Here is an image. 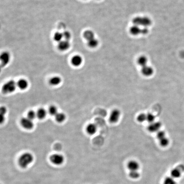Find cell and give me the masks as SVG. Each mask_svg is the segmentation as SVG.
I'll use <instances>...</instances> for the list:
<instances>
[{"label": "cell", "mask_w": 184, "mask_h": 184, "mask_svg": "<svg viewBox=\"0 0 184 184\" xmlns=\"http://www.w3.org/2000/svg\"><path fill=\"white\" fill-rule=\"evenodd\" d=\"M61 82V79L60 77L58 76H55L53 77L52 79H50V83L51 85L53 86H56L60 84Z\"/></svg>", "instance_id": "19"}, {"label": "cell", "mask_w": 184, "mask_h": 184, "mask_svg": "<svg viewBox=\"0 0 184 184\" xmlns=\"http://www.w3.org/2000/svg\"><path fill=\"white\" fill-rule=\"evenodd\" d=\"M146 115L144 113H142L138 115L137 120L139 122H141V123L144 122L145 121H146Z\"/></svg>", "instance_id": "30"}, {"label": "cell", "mask_w": 184, "mask_h": 184, "mask_svg": "<svg viewBox=\"0 0 184 184\" xmlns=\"http://www.w3.org/2000/svg\"><path fill=\"white\" fill-rule=\"evenodd\" d=\"M21 124L23 128L28 130L32 129L34 127L33 120L27 118H23L21 120Z\"/></svg>", "instance_id": "8"}, {"label": "cell", "mask_w": 184, "mask_h": 184, "mask_svg": "<svg viewBox=\"0 0 184 184\" xmlns=\"http://www.w3.org/2000/svg\"><path fill=\"white\" fill-rule=\"evenodd\" d=\"M1 67H0V72H1Z\"/></svg>", "instance_id": "36"}, {"label": "cell", "mask_w": 184, "mask_h": 184, "mask_svg": "<svg viewBox=\"0 0 184 184\" xmlns=\"http://www.w3.org/2000/svg\"><path fill=\"white\" fill-rule=\"evenodd\" d=\"M17 85L18 88L21 90H25L28 87V82L26 81V79H20L18 82Z\"/></svg>", "instance_id": "16"}, {"label": "cell", "mask_w": 184, "mask_h": 184, "mask_svg": "<svg viewBox=\"0 0 184 184\" xmlns=\"http://www.w3.org/2000/svg\"><path fill=\"white\" fill-rule=\"evenodd\" d=\"M63 38V36L62 33H60V32H56L54 35V40L55 42H60L62 41Z\"/></svg>", "instance_id": "23"}, {"label": "cell", "mask_w": 184, "mask_h": 184, "mask_svg": "<svg viewBox=\"0 0 184 184\" xmlns=\"http://www.w3.org/2000/svg\"><path fill=\"white\" fill-rule=\"evenodd\" d=\"M161 126L160 122H153L150 123L148 126V130L150 132H158Z\"/></svg>", "instance_id": "9"}, {"label": "cell", "mask_w": 184, "mask_h": 184, "mask_svg": "<svg viewBox=\"0 0 184 184\" xmlns=\"http://www.w3.org/2000/svg\"><path fill=\"white\" fill-rule=\"evenodd\" d=\"M165 133L163 131H158L157 134V137L158 140L161 139L165 137Z\"/></svg>", "instance_id": "32"}, {"label": "cell", "mask_w": 184, "mask_h": 184, "mask_svg": "<svg viewBox=\"0 0 184 184\" xmlns=\"http://www.w3.org/2000/svg\"><path fill=\"white\" fill-rule=\"evenodd\" d=\"M149 30L147 27H144L142 29V33L141 34H143V35H146L148 33Z\"/></svg>", "instance_id": "34"}, {"label": "cell", "mask_w": 184, "mask_h": 184, "mask_svg": "<svg viewBox=\"0 0 184 184\" xmlns=\"http://www.w3.org/2000/svg\"><path fill=\"white\" fill-rule=\"evenodd\" d=\"M184 172V166L183 165H180L178 167L173 169L171 171V177L176 178H180L182 175V173Z\"/></svg>", "instance_id": "5"}, {"label": "cell", "mask_w": 184, "mask_h": 184, "mask_svg": "<svg viewBox=\"0 0 184 184\" xmlns=\"http://www.w3.org/2000/svg\"><path fill=\"white\" fill-rule=\"evenodd\" d=\"M147 119L146 121L149 122L150 123H152L154 122L155 119V117L153 114L151 113H147L146 115Z\"/></svg>", "instance_id": "28"}, {"label": "cell", "mask_w": 184, "mask_h": 184, "mask_svg": "<svg viewBox=\"0 0 184 184\" xmlns=\"http://www.w3.org/2000/svg\"><path fill=\"white\" fill-rule=\"evenodd\" d=\"M10 60V54L8 52H4L0 55V61L1 62L2 66L8 64Z\"/></svg>", "instance_id": "7"}, {"label": "cell", "mask_w": 184, "mask_h": 184, "mask_svg": "<svg viewBox=\"0 0 184 184\" xmlns=\"http://www.w3.org/2000/svg\"><path fill=\"white\" fill-rule=\"evenodd\" d=\"M159 143H160V144L161 146L164 147L167 146L169 144V141L168 138L165 137L163 138V139L159 140Z\"/></svg>", "instance_id": "26"}, {"label": "cell", "mask_w": 184, "mask_h": 184, "mask_svg": "<svg viewBox=\"0 0 184 184\" xmlns=\"http://www.w3.org/2000/svg\"><path fill=\"white\" fill-rule=\"evenodd\" d=\"M37 116L39 119H43L46 117V115H47V112H46V110L43 108H40L37 111Z\"/></svg>", "instance_id": "21"}, {"label": "cell", "mask_w": 184, "mask_h": 184, "mask_svg": "<svg viewBox=\"0 0 184 184\" xmlns=\"http://www.w3.org/2000/svg\"><path fill=\"white\" fill-rule=\"evenodd\" d=\"M130 32L132 35H134V36H137L140 34H141L142 29H141L139 26L134 25L130 28Z\"/></svg>", "instance_id": "14"}, {"label": "cell", "mask_w": 184, "mask_h": 184, "mask_svg": "<svg viewBox=\"0 0 184 184\" xmlns=\"http://www.w3.org/2000/svg\"><path fill=\"white\" fill-rule=\"evenodd\" d=\"M147 61L148 60L147 58L145 56H140L138 59V64L142 67L147 65Z\"/></svg>", "instance_id": "18"}, {"label": "cell", "mask_w": 184, "mask_h": 184, "mask_svg": "<svg viewBox=\"0 0 184 184\" xmlns=\"http://www.w3.org/2000/svg\"><path fill=\"white\" fill-rule=\"evenodd\" d=\"M16 85L13 80L9 81L4 85L2 87V91L4 93H12L16 89Z\"/></svg>", "instance_id": "3"}, {"label": "cell", "mask_w": 184, "mask_h": 184, "mask_svg": "<svg viewBox=\"0 0 184 184\" xmlns=\"http://www.w3.org/2000/svg\"><path fill=\"white\" fill-rule=\"evenodd\" d=\"M55 117L57 122L59 123L63 122L66 119V115L62 112H58L55 115Z\"/></svg>", "instance_id": "20"}, {"label": "cell", "mask_w": 184, "mask_h": 184, "mask_svg": "<svg viewBox=\"0 0 184 184\" xmlns=\"http://www.w3.org/2000/svg\"><path fill=\"white\" fill-rule=\"evenodd\" d=\"M120 115L121 112L120 110L118 109H114L110 114L109 118L110 122L112 123H116L119 120Z\"/></svg>", "instance_id": "6"}, {"label": "cell", "mask_w": 184, "mask_h": 184, "mask_svg": "<svg viewBox=\"0 0 184 184\" xmlns=\"http://www.w3.org/2000/svg\"><path fill=\"white\" fill-rule=\"evenodd\" d=\"M164 184H176V182L172 177H167L164 180Z\"/></svg>", "instance_id": "25"}, {"label": "cell", "mask_w": 184, "mask_h": 184, "mask_svg": "<svg viewBox=\"0 0 184 184\" xmlns=\"http://www.w3.org/2000/svg\"><path fill=\"white\" fill-rule=\"evenodd\" d=\"M62 33L63 38L65 39V40L69 41V40L71 39V35L69 31H66Z\"/></svg>", "instance_id": "31"}, {"label": "cell", "mask_w": 184, "mask_h": 184, "mask_svg": "<svg viewBox=\"0 0 184 184\" xmlns=\"http://www.w3.org/2000/svg\"><path fill=\"white\" fill-rule=\"evenodd\" d=\"M83 36H84V38L86 40H88V41L94 38V34L93 32L91 30H87L85 31L83 34Z\"/></svg>", "instance_id": "17"}, {"label": "cell", "mask_w": 184, "mask_h": 184, "mask_svg": "<svg viewBox=\"0 0 184 184\" xmlns=\"http://www.w3.org/2000/svg\"><path fill=\"white\" fill-rule=\"evenodd\" d=\"M51 162L55 165H59L62 164L64 161V158L62 155L54 154L51 156L50 157Z\"/></svg>", "instance_id": "4"}, {"label": "cell", "mask_w": 184, "mask_h": 184, "mask_svg": "<svg viewBox=\"0 0 184 184\" xmlns=\"http://www.w3.org/2000/svg\"><path fill=\"white\" fill-rule=\"evenodd\" d=\"M49 111L50 114L51 115H55L58 113L57 108L55 106H51L50 107Z\"/></svg>", "instance_id": "27"}, {"label": "cell", "mask_w": 184, "mask_h": 184, "mask_svg": "<svg viewBox=\"0 0 184 184\" xmlns=\"http://www.w3.org/2000/svg\"><path fill=\"white\" fill-rule=\"evenodd\" d=\"M88 46L91 48H95L98 45L99 42L98 40L95 38L92 39L88 41Z\"/></svg>", "instance_id": "22"}, {"label": "cell", "mask_w": 184, "mask_h": 184, "mask_svg": "<svg viewBox=\"0 0 184 184\" xmlns=\"http://www.w3.org/2000/svg\"><path fill=\"white\" fill-rule=\"evenodd\" d=\"M86 131L89 134H94L96 132V126L94 124H90L87 126V128H86Z\"/></svg>", "instance_id": "15"}, {"label": "cell", "mask_w": 184, "mask_h": 184, "mask_svg": "<svg viewBox=\"0 0 184 184\" xmlns=\"http://www.w3.org/2000/svg\"><path fill=\"white\" fill-rule=\"evenodd\" d=\"M134 25L147 27L152 24L151 19L147 17H136L133 20Z\"/></svg>", "instance_id": "2"}, {"label": "cell", "mask_w": 184, "mask_h": 184, "mask_svg": "<svg viewBox=\"0 0 184 184\" xmlns=\"http://www.w3.org/2000/svg\"><path fill=\"white\" fill-rule=\"evenodd\" d=\"M142 72L145 76H150L153 74V69L151 66L146 65L142 67Z\"/></svg>", "instance_id": "12"}, {"label": "cell", "mask_w": 184, "mask_h": 184, "mask_svg": "<svg viewBox=\"0 0 184 184\" xmlns=\"http://www.w3.org/2000/svg\"><path fill=\"white\" fill-rule=\"evenodd\" d=\"M128 168L130 171H138L139 168V164L137 161L135 160L129 161L128 163Z\"/></svg>", "instance_id": "11"}, {"label": "cell", "mask_w": 184, "mask_h": 184, "mask_svg": "<svg viewBox=\"0 0 184 184\" xmlns=\"http://www.w3.org/2000/svg\"><path fill=\"white\" fill-rule=\"evenodd\" d=\"M5 119V118L4 115L0 114V124H3L4 122Z\"/></svg>", "instance_id": "35"}, {"label": "cell", "mask_w": 184, "mask_h": 184, "mask_svg": "<svg viewBox=\"0 0 184 184\" xmlns=\"http://www.w3.org/2000/svg\"><path fill=\"white\" fill-rule=\"evenodd\" d=\"M70 45L69 41L66 40H62L59 42L58 45V48L60 50L64 51L68 49L70 47Z\"/></svg>", "instance_id": "10"}, {"label": "cell", "mask_w": 184, "mask_h": 184, "mask_svg": "<svg viewBox=\"0 0 184 184\" xmlns=\"http://www.w3.org/2000/svg\"><path fill=\"white\" fill-rule=\"evenodd\" d=\"M129 177L133 179H137L139 177L140 174L138 171H130Z\"/></svg>", "instance_id": "24"}, {"label": "cell", "mask_w": 184, "mask_h": 184, "mask_svg": "<svg viewBox=\"0 0 184 184\" xmlns=\"http://www.w3.org/2000/svg\"><path fill=\"white\" fill-rule=\"evenodd\" d=\"M82 63V57L79 55H75L71 59V63L73 66H80Z\"/></svg>", "instance_id": "13"}, {"label": "cell", "mask_w": 184, "mask_h": 184, "mask_svg": "<svg viewBox=\"0 0 184 184\" xmlns=\"http://www.w3.org/2000/svg\"><path fill=\"white\" fill-rule=\"evenodd\" d=\"M33 155L29 153H23L18 159V164L21 168H26L33 161Z\"/></svg>", "instance_id": "1"}, {"label": "cell", "mask_w": 184, "mask_h": 184, "mask_svg": "<svg viewBox=\"0 0 184 184\" xmlns=\"http://www.w3.org/2000/svg\"><path fill=\"white\" fill-rule=\"evenodd\" d=\"M7 109L5 107H0V114L4 115L7 113Z\"/></svg>", "instance_id": "33"}, {"label": "cell", "mask_w": 184, "mask_h": 184, "mask_svg": "<svg viewBox=\"0 0 184 184\" xmlns=\"http://www.w3.org/2000/svg\"><path fill=\"white\" fill-rule=\"evenodd\" d=\"M36 116H37V114L35 111L33 110H30L28 112V114H27V118L32 120L35 119Z\"/></svg>", "instance_id": "29"}, {"label": "cell", "mask_w": 184, "mask_h": 184, "mask_svg": "<svg viewBox=\"0 0 184 184\" xmlns=\"http://www.w3.org/2000/svg\"></svg>", "instance_id": "37"}]
</instances>
